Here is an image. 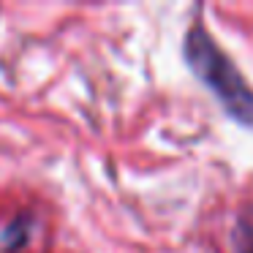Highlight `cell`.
<instances>
[{
  "mask_svg": "<svg viewBox=\"0 0 253 253\" xmlns=\"http://www.w3.org/2000/svg\"><path fill=\"white\" fill-rule=\"evenodd\" d=\"M28 229L30 223L25 218H17L8 223V229L3 231V248H8V251H14V248H22L25 240H28Z\"/></svg>",
  "mask_w": 253,
  "mask_h": 253,
  "instance_id": "3",
  "label": "cell"
},
{
  "mask_svg": "<svg viewBox=\"0 0 253 253\" xmlns=\"http://www.w3.org/2000/svg\"><path fill=\"white\" fill-rule=\"evenodd\" d=\"M182 57L191 74L220 101L223 112L242 126H253V90L231 63V57L215 44L202 19H193L182 39Z\"/></svg>",
  "mask_w": 253,
  "mask_h": 253,
  "instance_id": "1",
  "label": "cell"
},
{
  "mask_svg": "<svg viewBox=\"0 0 253 253\" xmlns=\"http://www.w3.org/2000/svg\"><path fill=\"white\" fill-rule=\"evenodd\" d=\"M231 245H234V253H253V210H245L237 218L234 231H231Z\"/></svg>",
  "mask_w": 253,
  "mask_h": 253,
  "instance_id": "2",
  "label": "cell"
}]
</instances>
